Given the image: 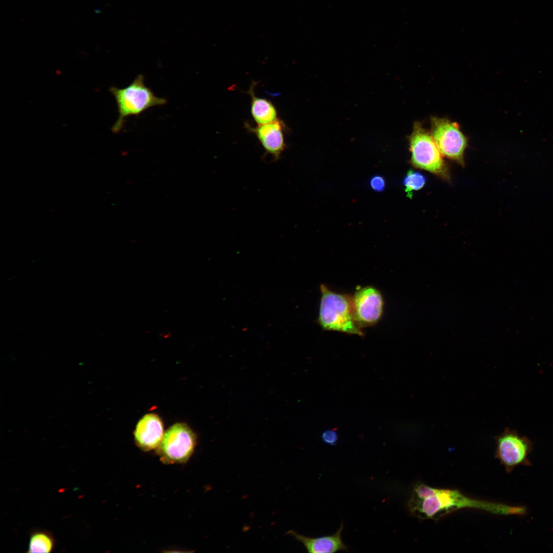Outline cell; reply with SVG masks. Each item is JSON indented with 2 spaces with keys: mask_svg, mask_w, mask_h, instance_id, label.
I'll return each instance as SVG.
<instances>
[{
  "mask_svg": "<svg viewBox=\"0 0 553 553\" xmlns=\"http://www.w3.org/2000/svg\"><path fill=\"white\" fill-rule=\"evenodd\" d=\"M352 305L355 321L361 329L375 325L382 318L384 297L374 286H367L357 289L352 296Z\"/></svg>",
  "mask_w": 553,
  "mask_h": 553,
  "instance_id": "obj_7",
  "label": "cell"
},
{
  "mask_svg": "<svg viewBox=\"0 0 553 553\" xmlns=\"http://www.w3.org/2000/svg\"><path fill=\"white\" fill-rule=\"evenodd\" d=\"M54 546L53 537L44 530L33 531L30 535L28 552H50Z\"/></svg>",
  "mask_w": 553,
  "mask_h": 553,
  "instance_id": "obj_13",
  "label": "cell"
},
{
  "mask_svg": "<svg viewBox=\"0 0 553 553\" xmlns=\"http://www.w3.org/2000/svg\"><path fill=\"white\" fill-rule=\"evenodd\" d=\"M323 441L330 445H334L338 439V436L336 429L327 430L321 435Z\"/></svg>",
  "mask_w": 553,
  "mask_h": 553,
  "instance_id": "obj_15",
  "label": "cell"
},
{
  "mask_svg": "<svg viewBox=\"0 0 553 553\" xmlns=\"http://www.w3.org/2000/svg\"><path fill=\"white\" fill-rule=\"evenodd\" d=\"M426 182V178L422 174L410 170L403 180L407 196L411 198L413 192L421 189L424 186Z\"/></svg>",
  "mask_w": 553,
  "mask_h": 553,
  "instance_id": "obj_14",
  "label": "cell"
},
{
  "mask_svg": "<svg viewBox=\"0 0 553 553\" xmlns=\"http://www.w3.org/2000/svg\"><path fill=\"white\" fill-rule=\"evenodd\" d=\"M110 91L116 100L119 114L112 127L115 133L122 129L126 118L138 116L151 108L167 103L165 98L157 97L146 86L142 74H139L127 87L121 89L113 87Z\"/></svg>",
  "mask_w": 553,
  "mask_h": 553,
  "instance_id": "obj_3",
  "label": "cell"
},
{
  "mask_svg": "<svg viewBox=\"0 0 553 553\" xmlns=\"http://www.w3.org/2000/svg\"><path fill=\"white\" fill-rule=\"evenodd\" d=\"M431 135L442 155L463 163L467 140L457 123L445 118L433 117Z\"/></svg>",
  "mask_w": 553,
  "mask_h": 553,
  "instance_id": "obj_6",
  "label": "cell"
},
{
  "mask_svg": "<svg viewBox=\"0 0 553 553\" xmlns=\"http://www.w3.org/2000/svg\"><path fill=\"white\" fill-rule=\"evenodd\" d=\"M411 514L421 520H438L456 510L477 508L492 513L503 514L506 505L467 497L455 490L439 489L424 483L416 484L408 502Z\"/></svg>",
  "mask_w": 553,
  "mask_h": 553,
  "instance_id": "obj_1",
  "label": "cell"
},
{
  "mask_svg": "<svg viewBox=\"0 0 553 553\" xmlns=\"http://www.w3.org/2000/svg\"><path fill=\"white\" fill-rule=\"evenodd\" d=\"M247 127L256 136L265 152L274 160L278 159L286 148L283 122L277 119L255 127Z\"/></svg>",
  "mask_w": 553,
  "mask_h": 553,
  "instance_id": "obj_10",
  "label": "cell"
},
{
  "mask_svg": "<svg viewBox=\"0 0 553 553\" xmlns=\"http://www.w3.org/2000/svg\"><path fill=\"white\" fill-rule=\"evenodd\" d=\"M531 448L527 438L507 429L496 439L495 457L509 473L519 465L529 464L528 455Z\"/></svg>",
  "mask_w": 553,
  "mask_h": 553,
  "instance_id": "obj_8",
  "label": "cell"
},
{
  "mask_svg": "<svg viewBox=\"0 0 553 553\" xmlns=\"http://www.w3.org/2000/svg\"><path fill=\"white\" fill-rule=\"evenodd\" d=\"M254 86H251L248 93L251 96L250 112L256 123L263 125L278 119L275 106L268 99L256 96L253 92Z\"/></svg>",
  "mask_w": 553,
  "mask_h": 553,
  "instance_id": "obj_12",
  "label": "cell"
},
{
  "mask_svg": "<svg viewBox=\"0 0 553 553\" xmlns=\"http://www.w3.org/2000/svg\"><path fill=\"white\" fill-rule=\"evenodd\" d=\"M385 181L381 176H375L370 180L372 188L376 192L382 191L385 189Z\"/></svg>",
  "mask_w": 553,
  "mask_h": 553,
  "instance_id": "obj_16",
  "label": "cell"
},
{
  "mask_svg": "<svg viewBox=\"0 0 553 553\" xmlns=\"http://www.w3.org/2000/svg\"><path fill=\"white\" fill-rule=\"evenodd\" d=\"M196 442V436L190 428L177 423L164 433L157 453L163 463H185L193 453Z\"/></svg>",
  "mask_w": 553,
  "mask_h": 553,
  "instance_id": "obj_4",
  "label": "cell"
},
{
  "mask_svg": "<svg viewBox=\"0 0 553 553\" xmlns=\"http://www.w3.org/2000/svg\"><path fill=\"white\" fill-rule=\"evenodd\" d=\"M409 140L411 162L414 166L436 175L445 173L442 155L431 135L420 123H414Z\"/></svg>",
  "mask_w": 553,
  "mask_h": 553,
  "instance_id": "obj_5",
  "label": "cell"
},
{
  "mask_svg": "<svg viewBox=\"0 0 553 553\" xmlns=\"http://www.w3.org/2000/svg\"><path fill=\"white\" fill-rule=\"evenodd\" d=\"M163 424L158 415H144L138 422L134 432L136 445L142 451L157 448L164 436Z\"/></svg>",
  "mask_w": 553,
  "mask_h": 553,
  "instance_id": "obj_9",
  "label": "cell"
},
{
  "mask_svg": "<svg viewBox=\"0 0 553 553\" xmlns=\"http://www.w3.org/2000/svg\"><path fill=\"white\" fill-rule=\"evenodd\" d=\"M317 322L323 329L364 336L353 313L352 296L337 293L323 284Z\"/></svg>",
  "mask_w": 553,
  "mask_h": 553,
  "instance_id": "obj_2",
  "label": "cell"
},
{
  "mask_svg": "<svg viewBox=\"0 0 553 553\" xmlns=\"http://www.w3.org/2000/svg\"><path fill=\"white\" fill-rule=\"evenodd\" d=\"M344 529L343 522L337 530L329 536L311 538L300 534L293 530H289L287 534L293 537L300 542L310 553H332L338 551H347L348 547L343 542L342 533Z\"/></svg>",
  "mask_w": 553,
  "mask_h": 553,
  "instance_id": "obj_11",
  "label": "cell"
}]
</instances>
